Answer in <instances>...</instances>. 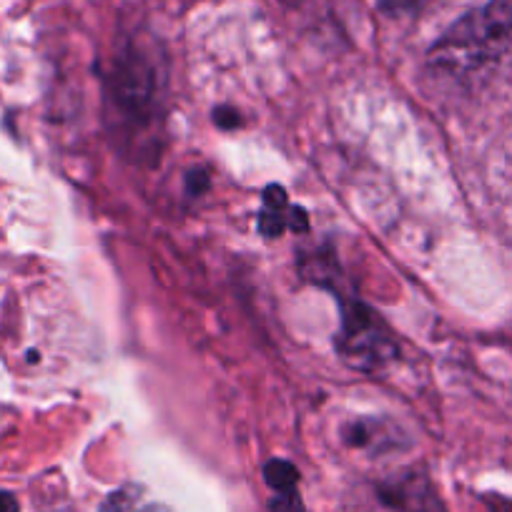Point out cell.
I'll use <instances>...</instances> for the list:
<instances>
[{
  "label": "cell",
  "mask_w": 512,
  "mask_h": 512,
  "mask_svg": "<svg viewBox=\"0 0 512 512\" xmlns=\"http://www.w3.org/2000/svg\"><path fill=\"white\" fill-rule=\"evenodd\" d=\"M131 502H134V490L111 492V495L101 502V510L98 512H126L128 507H131Z\"/></svg>",
  "instance_id": "cell-6"
},
{
  "label": "cell",
  "mask_w": 512,
  "mask_h": 512,
  "mask_svg": "<svg viewBox=\"0 0 512 512\" xmlns=\"http://www.w3.org/2000/svg\"><path fill=\"white\" fill-rule=\"evenodd\" d=\"M264 480L274 492H292L297 490L299 470L289 460H269L264 465Z\"/></svg>",
  "instance_id": "cell-4"
},
{
  "label": "cell",
  "mask_w": 512,
  "mask_h": 512,
  "mask_svg": "<svg viewBox=\"0 0 512 512\" xmlns=\"http://www.w3.org/2000/svg\"><path fill=\"white\" fill-rule=\"evenodd\" d=\"M287 229L297 231V234H307L309 231V216L302 206H289L287 211Z\"/></svg>",
  "instance_id": "cell-10"
},
{
  "label": "cell",
  "mask_w": 512,
  "mask_h": 512,
  "mask_svg": "<svg viewBox=\"0 0 512 512\" xmlns=\"http://www.w3.org/2000/svg\"><path fill=\"white\" fill-rule=\"evenodd\" d=\"M28 362H38V352H36V349H31V352H28Z\"/></svg>",
  "instance_id": "cell-12"
},
{
  "label": "cell",
  "mask_w": 512,
  "mask_h": 512,
  "mask_svg": "<svg viewBox=\"0 0 512 512\" xmlns=\"http://www.w3.org/2000/svg\"><path fill=\"white\" fill-rule=\"evenodd\" d=\"M287 211L289 209H272V206H264L262 214H259V231L267 239H277L287 231Z\"/></svg>",
  "instance_id": "cell-5"
},
{
  "label": "cell",
  "mask_w": 512,
  "mask_h": 512,
  "mask_svg": "<svg viewBox=\"0 0 512 512\" xmlns=\"http://www.w3.org/2000/svg\"><path fill=\"white\" fill-rule=\"evenodd\" d=\"M432 63L455 73H477L512 63V0H490L467 13L430 51Z\"/></svg>",
  "instance_id": "cell-2"
},
{
  "label": "cell",
  "mask_w": 512,
  "mask_h": 512,
  "mask_svg": "<svg viewBox=\"0 0 512 512\" xmlns=\"http://www.w3.org/2000/svg\"><path fill=\"white\" fill-rule=\"evenodd\" d=\"M0 512H21L16 495L0 490Z\"/></svg>",
  "instance_id": "cell-11"
},
{
  "label": "cell",
  "mask_w": 512,
  "mask_h": 512,
  "mask_svg": "<svg viewBox=\"0 0 512 512\" xmlns=\"http://www.w3.org/2000/svg\"><path fill=\"white\" fill-rule=\"evenodd\" d=\"M164 78L154 56L139 43H128L113 56L103 76V106L113 134L136 154H156V139L164 123Z\"/></svg>",
  "instance_id": "cell-1"
},
{
  "label": "cell",
  "mask_w": 512,
  "mask_h": 512,
  "mask_svg": "<svg viewBox=\"0 0 512 512\" xmlns=\"http://www.w3.org/2000/svg\"><path fill=\"white\" fill-rule=\"evenodd\" d=\"M209 184V174L204 169H191L186 174V191H189V196H201L204 191H209Z\"/></svg>",
  "instance_id": "cell-9"
},
{
  "label": "cell",
  "mask_w": 512,
  "mask_h": 512,
  "mask_svg": "<svg viewBox=\"0 0 512 512\" xmlns=\"http://www.w3.org/2000/svg\"><path fill=\"white\" fill-rule=\"evenodd\" d=\"M214 123L219 128H224V131H234L236 126H241V118H239V111H236L234 106H219L214 108Z\"/></svg>",
  "instance_id": "cell-8"
},
{
  "label": "cell",
  "mask_w": 512,
  "mask_h": 512,
  "mask_svg": "<svg viewBox=\"0 0 512 512\" xmlns=\"http://www.w3.org/2000/svg\"><path fill=\"white\" fill-rule=\"evenodd\" d=\"M337 352L352 369L372 374L395 362L400 347H397L395 334L377 312H372L362 302H349L342 307Z\"/></svg>",
  "instance_id": "cell-3"
},
{
  "label": "cell",
  "mask_w": 512,
  "mask_h": 512,
  "mask_svg": "<svg viewBox=\"0 0 512 512\" xmlns=\"http://www.w3.org/2000/svg\"><path fill=\"white\" fill-rule=\"evenodd\" d=\"M272 512H304L302 500H299L297 490L292 492H277V497L272 500Z\"/></svg>",
  "instance_id": "cell-7"
}]
</instances>
